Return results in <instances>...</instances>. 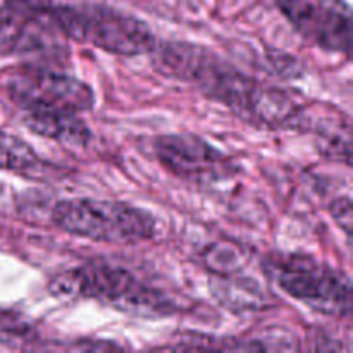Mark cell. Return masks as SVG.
Here are the masks:
<instances>
[{
	"label": "cell",
	"instance_id": "11",
	"mask_svg": "<svg viewBox=\"0 0 353 353\" xmlns=\"http://www.w3.org/2000/svg\"><path fill=\"white\" fill-rule=\"evenodd\" d=\"M34 336V327L23 314L0 307V343H23Z\"/></svg>",
	"mask_w": 353,
	"mask_h": 353
},
{
	"label": "cell",
	"instance_id": "6",
	"mask_svg": "<svg viewBox=\"0 0 353 353\" xmlns=\"http://www.w3.org/2000/svg\"><path fill=\"white\" fill-rule=\"evenodd\" d=\"M9 97L21 109H54L86 112L95 105L92 86L54 65L30 64L12 76Z\"/></svg>",
	"mask_w": 353,
	"mask_h": 353
},
{
	"label": "cell",
	"instance_id": "3",
	"mask_svg": "<svg viewBox=\"0 0 353 353\" xmlns=\"http://www.w3.org/2000/svg\"><path fill=\"white\" fill-rule=\"evenodd\" d=\"M48 292L55 296L99 300L141 316H164L174 310L168 296L141 281L134 272L102 261L86 262L54 276Z\"/></svg>",
	"mask_w": 353,
	"mask_h": 353
},
{
	"label": "cell",
	"instance_id": "2",
	"mask_svg": "<svg viewBox=\"0 0 353 353\" xmlns=\"http://www.w3.org/2000/svg\"><path fill=\"white\" fill-rule=\"evenodd\" d=\"M47 10L50 23L65 40L92 45L109 54L137 57L150 54L157 43L143 19L105 3L48 0Z\"/></svg>",
	"mask_w": 353,
	"mask_h": 353
},
{
	"label": "cell",
	"instance_id": "4",
	"mask_svg": "<svg viewBox=\"0 0 353 353\" xmlns=\"http://www.w3.org/2000/svg\"><path fill=\"white\" fill-rule=\"evenodd\" d=\"M50 219L71 236L100 243L134 245L159 233L157 219L148 210L117 200H59L52 207Z\"/></svg>",
	"mask_w": 353,
	"mask_h": 353
},
{
	"label": "cell",
	"instance_id": "12",
	"mask_svg": "<svg viewBox=\"0 0 353 353\" xmlns=\"http://www.w3.org/2000/svg\"><path fill=\"white\" fill-rule=\"evenodd\" d=\"M203 259L214 272H224V274L234 272L241 262V255L230 245H216Z\"/></svg>",
	"mask_w": 353,
	"mask_h": 353
},
{
	"label": "cell",
	"instance_id": "5",
	"mask_svg": "<svg viewBox=\"0 0 353 353\" xmlns=\"http://www.w3.org/2000/svg\"><path fill=\"white\" fill-rule=\"evenodd\" d=\"M265 274L281 292L314 312L350 317L353 290L345 272L305 254H272L264 261Z\"/></svg>",
	"mask_w": 353,
	"mask_h": 353
},
{
	"label": "cell",
	"instance_id": "13",
	"mask_svg": "<svg viewBox=\"0 0 353 353\" xmlns=\"http://www.w3.org/2000/svg\"><path fill=\"white\" fill-rule=\"evenodd\" d=\"M330 212L333 216L334 223L340 226V230L345 231L347 236L352 234V219H353V209H352V200L350 196H340L334 200L333 205L330 207Z\"/></svg>",
	"mask_w": 353,
	"mask_h": 353
},
{
	"label": "cell",
	"instance_id": "10",
	"mask_svg": "<svg viewBox=\"0 0 353 353\" xmlns=\"http://www.w3.org/2000/svg\"><path fill=\"white\" fill-rule=\"evenodd\" d=\"M40 168V157L30 143L16 134L0 131V171L33 172Z\"/></svg>",
	"mask_w": 353,
	"mask_h": 353
},
{
	"label": "cell",
	"instance_id": "9",
	"mask_svg": "<svg viewBox=\"0 0 353 353\" xmlns=\"http://www.w3.org/2000/svg\"><path fill=\"white\" fill-rule=\"evenodd\" d=\"M24 126L38 137L68 147H86L93 134L78 112L54 109H24Z\"/></svg>",
	"mask_w": 353,
	"mask_h": 353
},
{
	"label": "cell",
	"instance_id": "1",
	"mask_svg": "<svg viewBox=\"0 0 353 353\" xmlns=\"http://www.w3.org/2000/svg\"><path fill=\"white\" fill-rule=\"evenodd\" d=\"M150 54L159 72L193 86L252 126L272 131L310 128L305 105L295 97L252 78L209 48L188 41H157Z\"/></svg>",
	"mask_w": 353,
	"mask_h": 353
},
{
	"label": "cell",
	"instance_id": "8",
	"mask_svg": "<svg viewBox=\"0 0 353 353\" xmlns=\"http://www.w3.org/2000/svg\"><path fill=\"white\" fill-rule=\"evenodd\" d=\"M293 30L324 52L352 55V7L347 0H276Z\"/></svg>",
	"mask_w": 353,
	"mask_h": 353
},
{
	"label": "cell",
	"instance_id": "7",
	"mask_svg": "<svg viewBox=\"0 0 353 353\" xmlns=\"http://www.w3.org/2000/svg\"><path fill=\"white\" fill-rule=\"evenodd\" d=\"M154 152L165 171L195 185L228 181L240 171L224 152L192 133L162 134L155 138Z\"/></svg>",
	"mask_w": 353,
	"mask_h": 353
}]
</instances>
